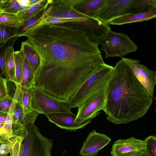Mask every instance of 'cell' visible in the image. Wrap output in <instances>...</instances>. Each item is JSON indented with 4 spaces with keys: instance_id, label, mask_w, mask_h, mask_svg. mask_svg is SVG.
Returning <instances> with one entry per match:
<instances>
[{
    "instance_id": "1",
    "label": "cell",
    "mask_w": 156,
    "mask_h": 156,
    "mask_svg": "<svg viewBox=\"0 0 156 156\" xmlns=\"http://www.w3.org/2000/svg\"><path fill=\"white\" fill-rule=\"evenodd\" d=\"M83 21L33 26L22 34L36 52L39 66L33 87L68 101L104 62Z\"/></svg>"
},
{
    "instance_id": "2",
    "label": "cell",
    "mask_w": 156,
    "mask_h": 156,
    "mask_svg": "<svg viewBox=\"0 0 156 156\" xmlns=\"http://www.w3.org/2000/svg\"><path fill=\"white\" fill-rule=\"evenodd\" d=\"M105 92L103 111L107 119L115 124L129 123L143 117L153 102V97L122 58L114 67Z\"/></svg>"
},
{
    "instance_id": "3",
    "label": "cell",
    "mask_w": 156,
    "mask_h": 156,
    "mask_svg": "<svg viewBox=\"0 0 156 156\" xmlns=\"http://www.w3.org/2000/svg\"><path fill=\"white\" fill-rule=\"evenodd\" d=\"M114 67L102 63L98 70L87 80L68 101L73 108L78 107L94 94L104 89L110 79Z\"/></svg>"
},
{
    "instance_id": "4",
    "label": "cell",
    "mask_w": 156,
    "mask_h": 156,
    "mask_svg": "<svg viewBox=\"0 0 156 156\" xmlns=\"http://www.w3.org/2000/svg\"><path fill=\"white\" fill-rule=\"evenodd\" d=\"M31 108L38 114L72 113V105L35 87L31 88Z\"/></svg>"
},
{
    "instance_id": "5",
    "label": "cell",
    "mask_w": 156,
    "mask_h": 156,
    "mask_svg": "<svg viewBox=\"0 0 156 156\" xmlns=\"http://www.w3.org/2000/svg\"><path fill=\"white\" fill-rule=\"evenodd\" d=\"M19 156H51L52 140L44 136L34 123L28 125Z\"/></svg>"
},
{
    "instance_id": "6",
    "label": "cell",
    "mask_w": 156,
    "mask_h": 156,
    "mask_svg": "<svg viewBox=\"0 0 156 156\" xmlns=\"http://www.w3.org/2000/svg\"><path fill=\"white\" fill-rule=\"evenodd\" d=\"M100 44V50L105 53V58L122 57L129 53L135 52L138 46L128 35L123 33L110 30L105 35Z\"/></svg>"
},
{
    "instance_id": "7",
    "label": "cell",
    "mask_w": 156,
    "mask_h": 156,
    "mask_svg": "<svg viewBox=\"0 0 156 156\" xmlns=\"http://www.w3.org/2000/svg\"><path fill=\"white\" fill-rule=\"evenodd\" d=\"M105 89L94 94L78 107L76 122H91L100 114L101 111H103L105 101Z\"/></svg>"
},
{
    "instance_id": "8",
    "label": "cell",
    "mask_w": 156,
    "mask_h": 156,
    "mask_svg": "<svg viewBox=\"0 0 156 156\" xmlns=\"http://www.w3.org/2000/svg\"><path fill=\"white\" fill-rule=\"evenodd\" d=\"M134 0H106L104 4L91 16L107 23L111 20L127 13Z\"/></svg>"
},
{
    "instance_id": "9",
    "label": "cell",
    "mask_w": 156,
    "mask_h": 156,
    "mask_svg": "<svg viewBox=\"0 0 156 156\" xmlns=\"http://www.w3.org/2000/svg\"><path fill=\"white\" fill-rule=\"evenodd\" d=\"M135 77L153 97L156 84V72L150 70L137 59L122 58Z\"/></svg>"
},
{
    "instance_id": "10",
    "label": "cell",
    "mask_w": 156,
    "mask_h": 156,
    "mask_svg": "<svg viewBox=\"0 0 156 156\" xmlns=\"http://www.w3.org/2000/svg\"><path fill=\"white\" fill-rule=\"evenodd\" d=\"M145 147L144 140L134 137L119 139L113 144L111 154L112 156H140Z\"/></svg>"
},
{
    "instance_id": "11",
    "label": "cell",
    "mask_w": 156,
    "mask_h": 156,
    "mask_svg": "<svg viewBox=\"0 0 156 156\" xmlns=\"http://www.w3.org/2000/svg\"><path fill=\"white\" fill-rule=\"evenodd\" d=\"M49 5L44 13L45 15L66 18H84L88 16L76 11L70 0H51Z\"/></svg>"
},
{
    "instance_id": "12",
    "label": "cell",
    "mask_w": 156,
    "mask_h": 156,
    "mask_svg": "<svg viewBox=\"0 0 156 156\" xmlns=\"http://www.w3.org/2000/svg\"><path fill=\"white\" fill-rule=\"evenodd\" d=\"M111 140L107 135L97 133L94 129L90 133L83 142L80 154L82 156H95Z\"/></svg>"
},
{
    "instance_id": "13",
    "label": "cell",
    "mask_w": 156,
    "mask_h": 156,
    "mask_svg": "<svg viewBox=\"0 0 156 156\" xmlns=\"http://www.w3.org/2000/svg\"><path fill=\"white\" fill-rule=\"evenodd\" d=\"M51 122L58 127L70 131L84 128L91 122L86 121L81 122L75 121L76 115L72 113H55L45 115Z\"/></svg>"
},
{
    "instance_id": "14",
    "label": "cell",
    "mask_w": 156,
    "mask_h": 156,
    "mask_svg": "<svg viewBox=\"0 0 156 156\" xmlns=\"http://www.w3.org/2000/svg\"><path fill=\"white\" fill-rule=\"evenodd\" d=\"M156 16V9H154L145 12L125 14L111 20L108 24L121 25L149 20Z\"/></svg>"
},
{
    "instance_id": "15",
    "label": "cell",
    "mask_w": 156,
    "mask_h": 156,
    "mask_svg": "<svg viewBox=\"0 0 156 156\" xmlns=\"http://www.w3.org/2000/svg\"><path fill=\"white\" fill-rule=\"evenodd\" d=\"M106 1V0H78L73 8L81 14L91 16L102 7Z\"/></svg>"
},
{
    "instance_id": "16",
    "label": "cell",
    "mask_w": 156,
    "mask_h": 156,
    "mask_svg": "<svg viewBox=\"0 0 156 156\" xmlns=\"http://www.w3.org/2000/svg\"><path fill=\"white\" fill-rule=\"evenodd\" d=\"M13 45L9 46L6 49L5 54L4 76L7 81L14 82L15 64L14 50Z\"/></svg>"
},
{
    "instance_id": "17",
    "label": "cell",
    "mask_w": 156,
    "mask_h": 156,
    "mask_svg": "<svg viewBox=\"0 0 156 156\" xmlns=\"http://www.w3.org/2000/svg\"><path fill=\"white\" fill-rule=\"evenodd\" d=\"M20 50L26 57L30 65L34 78L39 65L38 56L34 50L26 41L21 43Z\"/></svg>"
},
{
    "instance_id": "18",
    "label": "cell",
    "mask_w": 156,
    "mask_h": 156,
    "mask_svg": "<svg viewBox=\"0 0 156 156\" xmlns=\"http://www.w3.org/2000/svg\"><path fill=\"white\" fill-rule=\"evenodd\" d=\"M156 9V0H134L127 14L143 13Z\"/></svg>"
},
{
    "instance_id": "19",
    "label": "cell",
    "mask_w": 156,
    "mask_h": 156,
    "mask_svg": "<svg viewBox=\"0 0 156 156\" xmlns=\"http://www.w3.org/2000/svg\"><path fill=\"white\" fill-rule=\"evenodd\" d=\"M34 76L30 65L22 53V71L21 83L22 87L30 88L33 87Z\"/></svg>"
},
{
    "instance_id": "20",
    "label": "cell",
    "mask_w": 156,
    "mask_h": 156,
    "mask_svg": "<svg viewBox=\"0 0 156 156\" xmlns=\"http://www.w3.org/2000/svg\"><path fill=\"white\" fill-rule=\"evenodd\" d=\"M24 22L23 18L17 14L4 12L0 14V24L5 26L19 28Z\"/></svg>"
},
{
    "instance_id": "21",
    "label": "cell",
    "mask_w": 156,
    "mask_h": 156,
    "mask_svg": "<svg viewBox=\"0 0 156 156\" xmlns=\"http://www.w3.org/2000/svg\"><path fill=\"white\" fill-rule=\"evenodd\" d=\"M51 0H41L36 4L28 7L20 12L17 14L22 16L24 21L29 19L37 15L40 12L47 9L50 4Z\"/></svg>"
},
{
    "instance_id": "22",
    "label": "cell",
    "mask_w": 156,
    "mask_h": 156,
    "mask_svg": "<svg viewBox=\"0 0 156 156\" xmlns=\"http://www.w3.org/2000/svg\"><path fill=\"white\" fill-rule=\"evenodd\" d=\"M19 89L17 101L21 105L24 115L33 111L31 108V88H27L16 85Z\"/></svg>"
},
{
    "instance_id": "23",
    "label": "cell",
    "mask_w": 156,
    "mask_h": 156,
    "mask_svg": "<svg viewBox=\"0 0 156 156\" xmlns=\"http://www.w3.org/2000/svg\"><path fill=\"white\" fill-rule=\"evenodd\" d=\"M44 13L41 18L32 26L46 24L58 23L69 22L83 21L86 20L89 16H88L84 18H66L50 16L45 15Z\"/></svg>"
},
{
    "instance_id": "24",
    "label": "cell",
    "mask_w": 156,
    "mask_h": 156,
    "mask_svg": "<svg viewBox=\"0 0 156 156\" xmlns=\"http://www.w3.org/2000/svg\"><path fill=\"white\" fill-rule=\"evenodd\" d=\"M27 8L21 5L19 0H0V9L4 12L17 14Z\"/></svg>"
},
{
    "instance_id": "25",
    "label": "cell",
    "mask_w": 156,
    "mask_h": 156,
    "mask_svg": "<svg viewBox=\"0 0 156 156\" xmlns=\"http://www.w3.org/2000/svg\"><path fill=\"white\" fill-rule=\"evenodd\" d=\"M15 64L14 83L16 86L20 85L22 79V53L21 51H14Z\"/></svg>"
},
{
    "instance_id": "26",
    "label": "cell",
    "mask_w": 156,
    "mask_h": 156,
    "mask_svg": "<svg viewBox=\"0 0 156 156\" xmlns=\"http://www.w3.org/2000/svg\"><path fill=\"white\" fill-rule=\"evenodd\" d=\"M46 9L40 12L32 17L25 20L23 24L21 27L16 29L15 37H17L18 38L20 37L22 34L33 26L42 16Z\"/></svg>"
},
{
    "instance_id": "27",
    "label": "cell",
    "mask_w": 156,
    "mask_h": 156,
    "mask_svg": "<svg viewBox=\"0 0 156 156\" xmlns=\"http://www.w3.org/2000/svg\"><path fill=\"white\" fill-rule=\"evenodd\" d=\"M16 29L0 24V47L3 46L10 39L15 37Z\"/></svg>"
},
{
    "instance_id": "28",
    "label": "cell",
    "mask_w": 156,
    "mask_h": 156,
    "mask_svg": "<svg viewBox=\"0 0 156 156\" xmlns=\"http://www.w3.org/2000/svg\"><path fill=\"white\" fill-rule=\"evenodd\" d=\"M18 37H15L10 39L4 45L0 47V76H4L5 69V54L7 48L9 46L13 45Z\"/></svg>"
},
{
    "instance_id": "29",
    "label": "cell",
    "mask_w": 156,
    "mask_h": 156,
    "mask_svg": "<svg viewBox=\"0 0 156 156\" xmlns=\"http://www.w3.org/2000/svg\"><path fill=\"white\" fill-rule=\"evenodd\" d=\"M24 137L12 136L8 141L11 143L10 151V156H19L21 145Z\"/></svg>"
},
{
    "instance_id": "30",
    "label": "cell",
    "mask_w": 156,
    "mask_h": 156,
    "mask_svg": "<svg viewBox=\"0 0 156 156\" xmlns=\"http://www.w3.org/2000/svg\"><path fill=\"white\" fill-rule=\"evenodd\" d=\"M145 143V152L150 156H156V137L148 136L144 140Z\"/></svg>"
},
{
    "instance_id": "31",
    "label": "cell",
    "mask_w": 156,
    "mask_h": 156,
    "mask_svg": "<svg viewBox=\"0 0 156 156\" xmlns=\"http://www.w3.org/2000/svg\"><path fill=\"white\" fill-rule=\"evenodd\" d=\"M24 116L23 108L21 105L17 101L12 115V123L22 125L23 120Z\"/></svg>"
},
{
    "instance_id": "32",
    "label": "cell",
    "mask_w": 156,
    "mask_h": 156,
    "mask_svg": "<svg viewBox=\"0 0 156 156\" xmlns=\"http://www.w3.org/2000/svg\"><path fill=\"white\" fill-rule=\"evenodd\" d=\"M38 114L34 111L26 114L23 117L22 125L25 127L34 122L38 117Z\"/></svg>"
},
{
    "instance_id": "33",
    "label": "cell",
    "mask_w": 156,
    "mask_h": 156,
    "mask_svg": "<svg viewBox=\"0 0 156 156\" xmlns=\"http://www.w3.org/2000/svg\"><path fill=\"white\" fill-rule=\"evenodd\" d=\"M6 79L0 76V100L9 96Z\"/></svg>"
},
{
    "instance_id": "34",
    "label": "cell",
    "mask_w": 156,
    "mask_h": 156,
    "mask_svg": "<svg viewBox=\"0 0 156 156\" xmlns=\"http://www.w3.org/2000/svg\"><path fill=\"white\" fill-rule=\"evenodd\" d=\"M10 95L0 100V111L8 114L12 101Z\"/></svg>"
},
{
    "instance_id": "35",
    "label": "cell",
    "mask_w": 156,
    "mask_h": 156,
    "mask_svg": "<svg viewBox=\"0 0 156 156\" xmlns=\"http://www.w3.org/2000/svg\"><path fill=\"white\" fill-rule=\"evenodd\" d=\"M11 143L8 141L0 142V156H7L10 152Z\"/></svg>"
},
{
    "instance_id": "36",
    "label": "cell",
    "mask_w": 156,
    "mask_h": 156,
    "mask_svg": "<svg viewBox=\"0 0 156 156\" xmlns=\"http://www.w3.org/2000/svg\"><path fill=\"white\" fill-rule=\"evenodd\" d=\"M7 115V113L0 111V123L5 122Z\"/></svg>"
},
{
    "instance_id": "37",
    "label": "cell",
    "mask_w": 156,
    "mask_h": 156,
    "mask_svg": "<svg viewBox=\"0 0 156 156\" xmlns=\"http://www.w3.org/2000/svg\"><path fill=\"white\" fill-rule=\"evenodd\" d=\"M41 0H29L28 6L29 7L40 2Z\"/></svg>"
},
{
    "instance_id": "38",
    "label": "cell",
    "mask_w": 156,
    "mask_h": 156,
    "mask_svg": "<svg viewBox=\"0 0 156 156\" xmlns=\"http://www.w3.org/2000/svg\"><path fill=\"white\" fill-rule=\"evenodd\" d=\"M140 156H150L147 154L145 152L143 153Z\"/></svg>"
},
{
    "instance_id": "39",
    "label": "cell",
    "mask_w": 156,
    "mask_h": 156,
    "mask_svg": "<svg viewBox=\"0 0 156 156\" xmlns=\"http://www.w3.org/2000/svg\"><path fill=\"white\" fill-rule=\"evenodd\" d=\"M4 123H0V129L3 126Z\"/></svg>"
},
{
    "instance_id": "40",
    "label": "cell",
    "mask_w": 156,
    "mask_h": 156,
    "mask_svg": "<svg viewBox=\"0 0 156 156\" xmlns=\"http://www.w3.org/2000/svg\"><path fill=\"white\" fill-rule=\"evenodd\" d=\"M4 12V11L1 9H0V14Z\"/></svg>"
},
{
    "instance_id": "41",
    "label": "cell",
    "mask_w": 156,
    "mask_h": 156,
    "mask_svg": "<svg viewBox=\"0 0 156 156\" xmlns=\"http://www.w3.org/2000/svg\"></svg>"
}]
</instances>
